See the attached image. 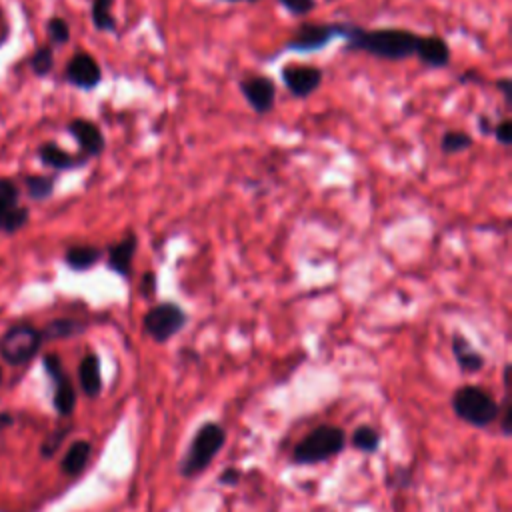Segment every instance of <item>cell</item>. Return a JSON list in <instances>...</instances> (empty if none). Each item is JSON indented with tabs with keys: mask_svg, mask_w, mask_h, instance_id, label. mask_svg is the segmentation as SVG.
<instances>
[{
	"mask_svg": "<svg viewBox=\"0 0 512 512\" xmlns=\"http://www.w3.org/2000/svg\"><path fill=\"white\" fill-rule=\"evenodd\" d=\"M494 88L502 94L504 104L510 108V106H512V80H510V78H498L496 84H494Z\"/></svg>",
	"mask_w": 512,
	"mask_h": 512,
	"instance_id": "d6a6232c",
	"label": "cell"
},
{
	"mask_svg": "<svg viewBox=\"0 0 512 512\" xmlns=\"http://www.w3.org/2000/svg\"><path fill=\"white\" fill-rule=\"evenodd\" d=\"M84 330V324L70 318H58L42 330V338H68Z\"/></svg>",
	"mask_w": 512,
	"mask_h": 512,
	"instance_id": "cb8c5ba5",
	"label": "cell"
},
{
	"mask_svg": "<svg viewBox=\"0 0 512 512\" xmlns=\"http://www.w3.org/2000/svg\"><path fill=\"white\" fill-rule=\"evenodd\" d=\"M344 24L346 22H328V24L304 22L294 30L290 40H286L284 48L298 54H312V52L324 50L328 44H332V40L342 38Z\"/></svg>",
	"mask_w": 512,
	"mask_h": 512,
	"instance_id": "8992f818",
	"label": "cell"
},
{
	"mask_svg": "<svg viewBox=\"0 0 512 512\" xmlns=\"http://www.w3.org/2000/svg\"><path fill=\"white\" fill-rule=\"evenodd\" d=\"M26 190H28L30 198H34V200H44V198L52 196V192H54V178H50V176H40V174L28 176V178H26Z\"/></svg>",
	"mask_w": 512,
	"mask_h": 512,
	"instance_id": "d4e9b609",
	"label": "cell"
},
{
	"mask_svg": "<svg viewBox=\"0 0 512 512\" xmlns=\"http://www.w3.org/2000/svg\"><path fill=\"white\" fill-rule=\"evenodd\" d=\"M416 58L432 70H440L446 68L450 64V46L446 44V40L438 34H428V36H420V44L416 50Z\"/></svg>",
	"mask_w": 512,
	"mask_h": 512,
	"instance_id": "9a60e30c",
	"label": "cell"
},
{
	"mask_svg": "<svg viewBox=\"0 0 512 512\" xmlns=\"http://www.w3.org/2000/svg\"><path fill=\"white\" fill-rule=\"evenodd\" d=\"M450 348H452V354H454V360L458 364V368L466 374H476L484 368L486 360L482 356V352H478L470 340L458 332L452 334L450 338Z\"/></svg>",
	"mask_w": 512,
	"mask_h": 512,
	"instance_id": "2e32d148",
	"label": "cell"
},
{
	"mask_svg": "<svg viewBox=\"0 0 512 512\" xmlns=\"http://www.w3.org/2000/svg\"><path fill=\"white\" fill-rule=\"evenodd\" d=\"M346 446V434L336 424H322L306 434L292 452L296 464H320L338 456Z\"/></svg>",
	"mask_w": 512,
	"mask_h": 512,
	"instance_id": "3957f363",
	"label": "cell"
},
{
	"mask_svg": "<svg viewBox=\"0 0 512 512\" xmlns=\"http://www.w3.org/2000/svg\"><path fill=\"white\" fill-rule=\"evenodd\" d=\"M68 132L76 140V144L80 146V150L86 158L88 156H100L106 148V138H104L102 130L98 128V124H94L86 118L70 120Z\"/></svg>",
	"mask_w": 512,
	"mask_h": 512,
	"instance_id": "4fadbf2b",
	"label": "cell"
},
{
	"mask_svg": "<svg viewBox=\"0 0 512 512\" xmlns=\"http://www.w3.org/2000/svg\"><path fill=\"white\" fill-rule=\"evenodd\" d=\"M44 368L54 384L52 404L60 416H70L76 408V390L68 378V374L62 368V362L58 356L48 354L44 356Z\"/></svg>",
	"mask_w": 512,
	"mask_h": 512,
	"instance_id": "9c48e42d",
	"label": "cell"
},
{
	"mask_svg": "<svg viewBox=\"0 0 512 512\" xmlns=\"http://www.w3.org/2000/svg\"><path fill=\"white\" fill-rule=\"evenodd\" d=\"M458 80L462 82V84H470V82H474V84H478L482 78H480V74L476 72V70H468V72H464V74H460L458 76Z\"/></svg>",
	"mask_w": 512,
	"mask_h": 512,
	"instance_id": "d590c367",
	"label": "cell"
},
{
	"mask_svg": "<svg viewBox=\"0 0 512 512\" xmlns=\"http://www.w3.org/2000/svg\"><path fill=\"white\" fill-rule=\"evenodd\" d=\"M238 90L256 114L264 116L272 112L276 102V84L272 78L264 74H250L238 82Z\"/></svg>",
	"mask_w": 512,
	"mask_h": 512,
	"instance_id": "30bf717a",
	"label": "cell"
},
{
	"mask_svg": "<svg viewBox=\"0 0 512 512\" xmlns=\"http://www.w3.org/2000/svg\"><path fill=\"white\" fill-rule=\"evenodd\" d=\"M102 256H104V252L98 246H72L66 250L64 262L70 270L84 272V270H90L92 266H96V262Z\"/></svg>",
	"mask_w": 512,
	"mask_h": 512,
	"instance_id": "ffe728a7",
	"label": "cell"
},
{
	"mask_svg": "<svg viewBox=\"0 0 512 512\" xmlns=\"http://www.w3.org/2000/svg\"><path fill=\"white\" fill-rule=\"evenodd\" d=\"M454 414L474 428H486L498 420L500 404L484 388L466 384L452 394Z\"/></svg>",
	"mask_w": 512,
	"mask_h": 512,
	"instance_id": "277c9868",
	"label": "cell"
},
{
	"mask_svg": "<svg viewBox=\"0 0 512 512\" xmlns=\"http://www.w3.org/2000/svg\"><path fill=\"white\" fill-rule=\"evenodd\" d=\"M278 4L292 16H306L316 8V0H278Z\"/></svg>",
	"mask_w": 512,
	"mask_h": 512,
	"instance_id": "f1b7e54d",
	"label": "cell"
},
{
	"mask_svg": "<svg viewBox=\"0 0 512 512\" xmlns=\"http://www.w3.org/2000/svg\"><path fill=\"white\" fill-rule=\"evenodd\" d=\"M136 250H138V236L132 230H128L116 244L108 248V258H106L108 270H112L122 278H128L132 274V262H134Z\"/></svg>",
	"mask_w": 512,
	"mask_h": 512,
	"instance_id": "5bb4252c",
	"label": "cell"
},
{
	"mask_svg": "<svg viewBox=\"0 0 512 512\" xmlns=\"http://www.w3.org/2000/svg\"><path fill=\"white\" fill-rule=\"evenodd\" d=\"M30 66H32V70H34L38 76H46V74L52 70V66H54L52 48H50V46L38 48V50L32 54Z\"/></svg>",
	"mask_w": 512,
	"mask_h": 512,
	"instance_id": "484cf974",
	"label": "cell"
},
{
	"mask_svg": "<svg viewBox=\"0 0 512 512\" xmlns=\"http://www.w3.org/2000/svg\"><path fill=\"white\" fill-rule=\"evenodd\" d=\"M78 380L84 396L96 398L102 392V370L96 354H86L78 364Z\"/></svg>",
	"mask_w": 512,
	"mask_h": 512,
	"instance_id": "ac0fdd59",
	"label": "cell"
},
{
	"mask_svg": "<svg viewBox=\"0 0 512 512\" xmlns=\"http://www.w3.org/2000/svg\"><path fill=\"white\" fill-rule=\"evenodd\" d=\"M46 30H48V38L54 42V44H66L70 40V26L64 18H50L48 24H46Z\"/></svg>",
	"mask_w": 512,
	"mask_h": 512,
	"instance_id": "4316f807",
	"label": "cell"
},
{
	"mask_svg": "<svg viewBox=\"0 0 512 512\" xmlns=\"http://www.w3.org/2000/svg\"><path fill=\"white\" fill-rule=\"evenodd\" d=\"M42 340V332L36 330L34 326L16 324L2 336L0 354L8 364L20 366L36 356Z\"/></svg>",
	"mask_w": 512,
	"mask_h": 512,
	"instance_id": "52a82bcc",
	"label": "cell"
},
{
	"mask_svg": "<svg viewBox=\"0 0 512 512\" xmlns=\"http://www.w3.org/2000/svg\"><path fill=\"white\" fill-rule=\"evenodd\" d=\"M352 446L360 452L374 454L380 446V434L372 426L362 424V426L354 428V432H352Z\"/></svg>",
	"mask_w": 512,
	"mask_h": 512,
	"instance_id": "603a6c76",
	"label": "cell"
},
{
	"mask_svg": "<svg viewBox=\"0 0 512 512\" xmlns=\"http://www.w3.org/2000/svg\"><path fill=\"white\" fill-rule=\"evenodd\" d=\"M240 470L238 468H226L222 474H220V484H226V486H234V484H238V480H240Z\"/></svg>",
	"mask_w": 512,
	"mask_h": 512,
	"instance_id": "836d02e7",
	"label": "cell"
},
{
	"mask_svg": "<svg viewBox=\"0 0 512 512\" xmlns=\"http://www.w3.org/2000/svg\"><path fill=\"white\" fill-rule=\"evenodd\" d=\"M420 36L406 28H362L358 24H344V50L366 52L370 56L400 62L416 56Z\"/></svg>",
	"mask_w": 512,
	"mask_h": 512,
	"instance_id": "6da1fadb",
	"label": "cell"
},
{
	"mask_svg": "<svg viewBox=\"0 0 512 512\" xmlns=\"http://www.w3.org/2000/svg\"><path fill=\"white\" fill-rule=\"evenodd\" d=\"M38 158L42 160V164L54 168V170H74L86 164V156H74L70 152H66L64 148H60L56 142H44L38 148Z\"/></svg>",
	"mask_w": 512,
	"mask_h": 512,
	"instance_id": "e0dca14e",
	"label": "cell"
},
{
	"mask_svg": "<svg viewBox=\"0 0 512 512\" xmlns=\"http://www.w3.org/2000/svg\"><path fill=\"white\" fill-rule=\"evenodd\" d=\"M90 454H92V446L88 440H76L70 444V448L66 450L62 462H60V468L66 476H78L88 460H90Z\"/></svg>",
	"mask_w": 512,
	"mask_h": 512,
	"instance_id": "d6986e66",
	"label": "cell"
},
{
	"mask_svg": "<svg viewBox=\"0 0 512 512\" xmlns=\"http://www.w3.org/2000/svg\"><path fill=\"white\" fill-rule=\"evenodd\" d=\"M0 382H2V368H0Z\"/></svg>",
	"mask_w": 512,
	"mask_h": 512,
	"instance_id": "f35d334b",
	"label": "cell"
},
{
	"mask_svg": "<svg viewBox=\"0 0 512 512\" xmlns=\"http://www.w3.org/2000/svg\"><path fill=\"white\" fill-rule=\"evenodd\" d=\"M66 80L80 90H94L102 82V68L96 58L88 52H76L64 72Z\"/></svg>",
	"mask_w": 512,
	"mask_h": 512,
	"instance_id": "7c38bea8",
	"label": "cell"
},
{
	"mask_svg": "<svg viewBox=\"0 0 512 512\" xmlns=\"http://www.w3.org/2000/svg\"><path fill=\"white\" fill-rule=\"evenodd\" d=\"M28 222V208L18 206V188L12 180L0 178V230L16 232Z\"/></svg>",
	"mask_w": 512,
	"mask_h": 512,
	"instance_id": "8fae6325",
	"label": "cell"
},
{
	"mask_svg": "<svg viewBox=\"0 0 512 512\" xmlns=\"http://www.w3.org/2000/svg\"><path fill=\"white\" fill-rule=\"evenodd\" d=\"M186 324H188V312L180 304L170 300L154 304L142 316L144 334L160 344L174 338Z\"/></svg>",
	"mask_w": 512,
	"mask_h": 512,
	"instance_id": "5b68a950",
	"label": "cell"
},
{
	"mask_svg": "<svg viewBox=\"0 0 512 512\" xmlns=\"http://www.w3.org/2000/svg\"><path fill=\"white\" fill-rule=\"evenodd\" d=\"M476 120H478V122H476V126H478V130H480V134H482V136H492V128H494V122L490 120V116H486V114H480Z\"/></svg>",
	"mask_w": 512,
	"mask_h": 512,
	"instance_id": "e575fe53",
	"label": "cell"
},
{
	"mask_svg": "<svg viewBox=\"0 0 512 512\" xmlns=\"http://www.w3.org/2000/svg\"><path fill=\"white\" fill-rule=\"evenodd\" d=\"M222 2H228V4H238V2H246V4H252V2H258V0H222Z\"/></svg>",
	"mask_w": 512,
	"mask_h": 512,
	"instance_id": "74e56055",
	"label": "cell"
},
{
	"mask_svg": "<svg viewBox=\"0 0 512 512\" xmlns=\"http://www.w3.org/2000/svg\"><path fill=\"white\" fill-rule=\"evenodd\" d=\"M226 442V432L218 422H204L192 436V442L180 462V474L194 478L204 472L220 454Z\"/></svg>",
	"mask_w": 512,
	"mask_h": 512,
	"instance_id": "7a4b0ae2",
	"label": "cell"
},
{
	"mask_svg": "<svg viewBox=\"0 0 512 512\" xmlns=\"http://www.w3.org/2000/svg\"><path fill=\"white\" fill-rule=\"evenodd\" d=\"M498 418H500L502 434H504V436H508V434H510V418H512V412H510V394H508V390H506V394H504V400H502V406H500V414H498Z\"/></svg>",
	"mask_w": 512,
	"mask_h": 512,
	"instance_id": "4dcf8cb0",
	"label": "cell"
},
{
	"mask_svg": "<svg viewBox=\"0 0 512 512\" xmlns=\"http://www.w3.org/2000/svg\"><path fill=\"white\" fill-rule=\"evenodd\" d=\"M492 136L496 138L498 144L510 146L512 144V120L510 118H502L500 122H496L494 128H492Z\"/></svg>",
	"mask_w": 512,
	"mask_h": 512,
	"instance_id": "f546056e",
	"label": "cell"
},
{
	"mask_svg": "<svg viewBox=\"0 0 512 512\" xmlns=\"http://www.w3.org/2000/svg\"><path fill=\"white\" fill-rule=\"evenodd\" d=\"M474 138L464 130H446L440 138L442 154H458L472 148Z\"/></svg>",
	"mask_w": 512,
	"mask_h": 512,
	"instance_id": "7402d4cb",
	"label": "cell"
},
{
	"mask_svg": "<svg viewBox=\"0 0 512 512\" xmlns=\"http://www.w3.org/2000/svg\"><path fill=\"white\" fill-rule=\"evenodd\" d=\"M112 4H114V0H92L90 18H92V24L96 30H100V32L116 30V18L110 12Z\"/></svg>",
	"mask_w": 512,
	"mask_h": 512,
	"instance_id": "44dd1931",
	"label": "cell"
},
{
	"mask_svg": "<svg viewBox=\"0 0 512 512\" xmlns=\"http://www.w3.org/2000/svg\"><path fill=\"white\" fill-rule=\"evenodd\" d=\"M64 436H66V430H58V432L50 434V436L44 440V444H42V454H44V456H52V454L58 450V446L62 444Z\"/></svg>",
	"mask_w": 512,
	"mask_h": 512,
	"instance_id": "1f68e13d",
	"label": "cell"
},
{
	"mask_svg": "<svg viewBox=\"0 0 512 512\" xmlns=\"http://www.w3.org/2000/svg\"><path fill=\"white\" fill-rule=\"evenodd\" d=\"M156 290H158V276L154 270H146L142 276H140V282H138V292L144 300H150L156 296Z\"/></svg>",
	"mask_w": 512,
	"mask_h": 512,
	"instance_id": "83f0119b",
	"label": "cell"
},
{
	"mask_svg": "<svg viewBox=\"0 0 512 512\" xmlns=\"http://www.w3.org/2000/svg\"><path fill=\"white\" fill-rule=\"evenodd\" d=\"M280 78L290 96L308 98L320 88L324 72L310 64H286L280 70Z\"/></svg>",
	"mask_w": 512,
	"mask_h": 512,
	"instance_id": "ba28073f",
	"label": "cell"
},
{
	"mask_svg": "<svg viewBox=\"0 0 512 512\" xmlns=\"http://www.w3.org/2000/svg\"><path fill=\"white\" fill-rule=\"evenodd\" d=\"M12 422V416L8 414V412H0V428H4V426H8Z\"/></svg>",
	"mask_w": 512,
	"mask_h": 512,
	"instance_id": "8d00e7d4",
	"label": "cell"
}]
</instances>
